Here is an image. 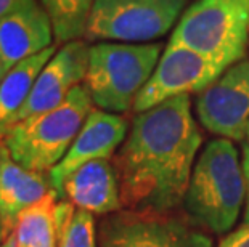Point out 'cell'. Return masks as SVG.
Masks as SVG:
<instances>
[{
	"mask_svg": "<svg viewBox=\"0 0 249 247\" xmlns=\"http://www.w3.org/2000/svg\"><path fill=\"white\" fill-rule=\"evenodd\" d=\"M161 55V42L93 44L89 49V67L84 81L93 106L111 114L130 111Z\"/></svg>",
	"mask_w": 249,
	"mask_h": 247,
	"instance_id": "3957f363",
	"label": "cell"
},
{
	"mask_svg": "<svg viewBox=\"0 0 249 247\" xmlns=\"http://www.w3.org/2000/svg\"><path fill=\"white\" fill-rule=\"evenodd\" d=\"M40 3L52 21L55 44L81 40L86 35L95 0H40Z\"/></svg>",
	"mask_w": 249,
	"mask_h": 247,
	"instance_id": "e0dca14e",
	"label": "cell"
},
{
	"mask_svg": "<svg viewBox=\"0 0 249 247\" xmlns=\"http://www.w3.org/2000/svg\"><path fill=\"white\" fill-rule=\"evenodd\" d=\"M185 3L187 0H95L84 39L148 44L172 29Z\"/></svg>",
	"mask_w": 249,
	"mask_h": 247,
	"instance_id": "8992f818",
	"label": "cell"
},
{
	"mask_svg": "<svg viewBox=\"0 0 249 247\" xmlns=\"http://www.w3.org/2000/svg\"><path fill=\"white\" fill-rule=\"evenodd\" d=\"M53 28L49 15L37 0H18L0 18V60L5 69H13L53 45Z\"/></svg>",
	"mask_w": 249,
	"mask_h": 247,
	"instance_id": "7c38bea8",
	"label": "cell"
},
{
	"mask_svg": "<svg viewBox=\"0 0 249 247\" xmlns=\"http://www.w3.org/2000/svg\"><path fill=\"white\" fill-rule=\"evenodd\" d=\"M56 247H98L95 217L70 201L56 204Z\"/></svg>",
	"mask_w": 249,
	"mask_h": 247,
	"instance_id": "ac0fdd59",
	"label": "cell"
},
{
	"mask_svg": "<svg viewBox=\"0 0 249 247\" xmlns=\"http://www.w3.org/2000/svg\"><path fill=\"white\" fill-rule=\"evenodd\" d=\"M217 247H249V223H243L241 227L227 233Z\"/></svg>",
	"mask_w": 249,
	"mask_h": 247,
	"instance_id": "d6986e66",
	"label": "cell"
},
{
	"mask_svg": "<svg viewBox=\"0 0 249 247\" xmlns=\"http://www.w3.org/2000/svg\"><path fill=\"white\" fill-rule=\"evenodd\" d=\"M98 247H214L213 236L183 210L150 212L121 209L98 222Z\"/></svg>",
	"mask_w": 249,
	"mask_h": 247,
	"instance_id": "52a82bcc",
	"label": "cell"
},
{
	"mask_svg": "<svg viewBox=\"0 0 249 247\" xmlns=\"http://www.w3.org/2000/svg\"><path fill=\"white\" fill-rule=\"evenodd\" d=\"M246 138H248V141H249V127H248V135H246Z\"/></svg>",
	"mask_w": 249,
	"mask_h": 247,
	"instance_id": "d4e9b609",
	"label": "cell"
},
{
	"mask_svg": "<svg viewBox=\"0 0 249 247\" xmlns=\"http://www.w3.org/2000/svg\"><path fill=\"white\" fill-rule=\"evenodd\" d=\"M60 201L52 190L44 198L19 214L13 230L17 247H56V204Z\"/></svg>",
	"mask_w": 249,
	"mask_h": 247,
	"instance_id": "2e32d148",
	"label": "cell"
},
{
	"mask_svg": "<svg viewBox=\"0 0 249 247\" xmlns=\"http://www.w3.org/2000/svg\"><path fill=\"white\" fill-rule=\"evenodd\" d=\"M0 247H17L15 246V239H13V236H10V238L5 241V243L0 246Z\"/></svg>",
	"mask_w": 249,
	"mask_h": 247,
	"instance_id": "603a6c76",
	"label": "cell"
},
{
	"mask_svg": "<svg viewBox=\"0 0 249 247\" xmlns=\"http://www.w3.org/2000/svg\"><path fill=\"white\" fill-rule=\"evenodd\" d=\"M241 169L245 175V185H246V199H245V223H249V143L243 145V156H241Z\"/></svg>",
	"mask_w": 249,
	"mask_h": 247,
	"instance_id": "ffe728a7",
	"label": "cell"
},
{
	"mask_svg": "<svg viewBox=\"0 0 249 247\" xmlns=\"http://www.w3.org/2000/svg\"><path fill=\"white\" fill-rule=\"evenodd\" d=\"M195 109L208 132L231 141L245 140L249 127V60L229 66L198 93Z\"/></svg>",
	"mask_w": 249,
	"mask_h": 247,
	"instance_id": "9c48e42d",
	"label": "cell"
},
{
	"mask_svg": "<svg viewBox=\"0 0 249 247\" xmlns=\"http://www.w3.org/2000/svg\"><path fill=\"white\" fill-rule=\"evenodd\" d=\"M52 190L49 173L18 164L0 140V222L5 241L12 236L19 214Z\"/></svg>",
	"mask_w": 249,
	"mask_h": 247,
	"instance_id": "5bb4252c",
	"label": "cell"
},
{
	"mask_svg": "<svg viewBox=\"0 0 249 247\" xmlns=\"http://www.w3.org/2000/svg\"><path fill=\"white\" fill-rule=\"evenodd\" d=\"M17 2L18 0H0V18H2L5 13H8Z\"/></svg>",
	"mask_w": 249,
	"mask_h": 247,
	"instance_id": "44dd1931",
	"label": "cell"
},
{
	"mask_svg": "<svg viewBox=\"0 0 249 247\" xmlns=\"http://www.w3.org/2000/svg\"><path fill=\"white\" fill-rule=\"evenodd\" d=\"M5 243V238H3V228H2V222H0V246Z\"/></svg>",
	"mask_w": 249,
	"mask_h": 247,
	"instance_id": "cb8c5ba5",
	"label": "cell"
},
{
	"mask_svg": "<svg viewBox=\"0 0 249 247\" xmlns=\"http://www.w3.org/2000/svg\"><path fill=\"white\" fill-rule=\"evenodd\" d=\"M92 109L90 93L81 83L60 106L17 122L2 141L18 164L49 173L66 156Z\"/></svg>",
	"mask_w": 249,
	"mask_h": 247,
	"instance_id": "277c9868",
	"label": "cell"
},
{
	"mask_svg": "<svg viewBox=\"0 0 249 247\" xmlns=\"http://www.w3.org/2000/svg\"><path fill=\"white\" fill-rule=\"evenodd\" d=\"M7 69H5V66H3V63H2V60H0V83H2V81H3V77L7 76Z\"/></svg>",
	"mask_w": 249,
	"mask_h": 247,
	"instance_id": "7402d4cb",
	"label": "cell"
},
{
	"mask_svg": "<svg viewBox=\"0 0 249 247\" xmlns=\"http://www.w3.org/2000/svg\"><path fill=\"white\" fill-rule=\"evenodd\" d=\"M56 47L58 44H53L40 53L18 63L3 77L0 83V140L17 122L21 108L29 98L40 71L56 53Z\"/></svg>",
	"mask_w": 249,
	"mask_h": 247,
	"instance_id": "9a60e30c",
	"label": "cell"
},
{
	"mask_svg": "<svg viewBox=\"0 0 249 247\" xmlns=\"http://www.w3.org/2000/svg\"><path fill=\"white\" fill-rule=\"evenodd\" d=\"M89 49L87 42L72 40L63 44L61 49L56 50L40 71L29 98L21 108L17 122L60 106L74 88L86 81Z\"/></svg>",
	"mask_w": 249,
	"mask_h": 247,
	"instance_id": "30bf717a",
	"label": "cell"
},
{
	"mask_svg": "<svg viewBox=\"0 0 249 247\" xmlns=\"http://www.w3.org/2000/svg\"><path fill=\"white\" fill-rule=\"evenodd\" d=\"M169 42L227 69L246 56L249 0H196L182 13Z\"/></svg>",
	"mask_w": 249,
	"mask_h": 247,
	"instance_id": "5b68a950",
	"label": "cell"
},
{
	"mask_svg": "<svg viewBox=\"0 0 249 247\" xmlns=\"http://www.w3.org/2000/svg\"><path fill=\"white\" fill-rule=\"evenodd\" d=\"M203 143L190 95L174 97L135 114L113 157L124 209L182 210Z\"/></svg>",
	"mask_w": 249,
	"mask_h": 247,
	"instance_id": "6da1fadb",
	"label": "cell"
},
{
	"mask_svg": "<svg viewBox=\"0 0 249 247\" xmlns=\"http://www.w3.org/2000/svg\"><path fill=\"white\" fill-rule=\"evenodd\" d=\"M60 199L100 217L124 209L113 159H95L74 170L63 181Z\"/></svg>",
	"mask_w": 249,
	"mask_h": 247,
	"instance_id": "4fadbf2b",
	"label": "cell"
},
{
	"mask_svg": "<svg viewBox=\"0 0 249 247\" xmlns=\"http://www.w3.org/2000/svg\"><path fill=\"white\" fill-rule=\"evenodd\" d=\"M129 132L127 119L93 108L66 156L49 172L53 191L60 198L61 185L68 175L95 159H113Z\"/></svg>",
	"mask_w": 249,
	"mask_h": 247,
	"instance_id": "8fae6325",
	"label": "cell"
},
{
	"mask_svg": "<svg viewBox=\"0 0 249 247\" xmlns=\"http://www.w3.org/2000/svg\"><path fill=\"white\" fill-rule=\"evenodd\" d=\"M224 71V67L188 47L169 42L132 109L139 114L174 97L201 93Z\"/></svg>",
	"mask_w": 249,
	"mask_h": 247,
	"instance_id": "ba28073f",
	"label": "cell"
},
{
	"mask_svg": "<svg viewBox=\"0 0 249 247\" xmlns=\"http://www.w3.org/2000/svg\"><path fill=\"white\" fill-rule=\"evenodd\" d=\"M246 199L245 175L231 140L206 143L195 162L182 210L206 233L227 234L235 227Z\"/></svg>",
	"mask_w": 249,
	"mask_h": 247,
	"instance_id": "7a4b0ae2",
	"label": "cell"
}]
</instances>
